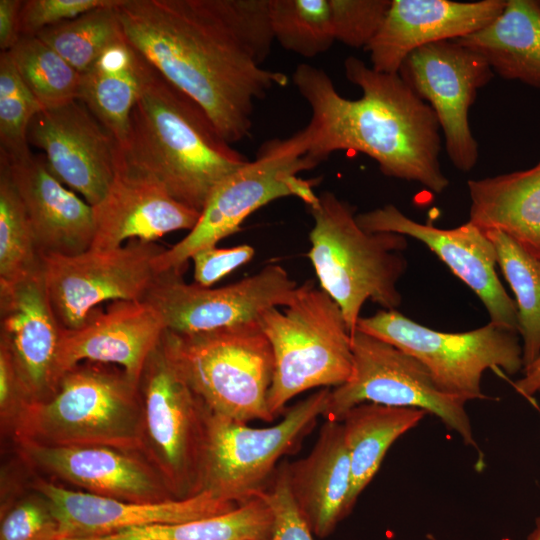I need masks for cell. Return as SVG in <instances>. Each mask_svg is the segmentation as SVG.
Masks as SVG:
<instances>
[{
    "label": "cell",
    "instance_id": "5bb4252c",
    "mask_svg": "<svg viewBox=\"0 0 540 540\" xmlns=\"http://www.w3.org/2000/svg\"><path fill=\"white\" fill-rule=\"evenodd\" d=\"M183 273L158 274L143 300L160 315L165 330L182 334L258 321L264 311L287 305L298 287L277 264L218 288L188 284Z\"/></svg>",
    "mask_w": 540,
    "mask_h": 540
},
{
    "label": "cell",
    "instance_id": "ee69618b",
    "mask_svg": "<svg viewBox=\"0 0 540 540\" xmlns=\"http://www.w3.org/2000/svg\"><path fill=\"white\" fill-rule=\"evenodd\" d=\"M514 387L527 398L540 393V355L523 369V376L514 383Z\"/></svg>",
    "mask_w": 540,
    "mask_h": 540
},
{
    "label": "cell",
    "instance_id": "8d00e7d4",
    "mask_svg": "<svg viewBox=\"0 0 540 540\" xmlns=\"http://www.w3.org/2000/svg\"><path fill=\"white\" fill-rule=\"evenodd\" d=\"M336 41L366 48L381 27L391 0H329Z\"/></svg>",
    "mask_w": 540,
    "mask_h": 540
},
{
    "label": "cell",
    "instance_id": "836d02e7",
    "mask_svg": "<svg viewBox=\"0 0 540 540\" xmlns=\"http://www.w3.org/2000/svg\"><path fill=\"white\" fill-rule=\"evenodd\" d=\"M274 40L286 50L310 58L336 41L329 0H269Z\"/></svg>",
    "mask_w": 540,
    "mask_h": 540
},
{
    "label": "cell",
    "instance_id": "f1b7e54d",
    "mask_svg": "<svg viewBox=\"0 0 540 540\" xmlns=\"http://www.w3.org/2000/svg\"><path fill=\"white\" fill-rule=\"evenodd\" d=\"M428 413L422 409L363 403L348 410L340 421L351 464L349 507L378 472L391 445Z\"/></svg>",
    "mask_w": 540,
    "mask_h": 540
},
{
    "label": "cell",
    "instance_id": "6da1fadb",
    "mask_svg": "<svg viewBox=\"0 0 540 540\" xmlns=\"http://www.w3.org/2000/svg\"><path fill=\"white\" fill-rule=\"evenodd\" d=\"M115 9L125 39L231 145L250 134L254 102L288 84L261 66L274 41L269 0H119Z\"/></svg>",
    "mask_w": 540,
    "mask_h": 540
},
{
    "label": "cell",
    "instance_id": "2e32d148",
    "mask_svg": "<svg viewBox=\"0 0 540 540\" xmlns=\"http://www.w3.org/2000/svg\"><path fill=\"white\" fill-rule=\"evenodd\" d=\"M27 139L45 152L52 173L90 206L104 198L117 172L119 145L81 100L41 109Z\"/></svg>",
    "mask_w": 540,
    "mask_h": 540
},
{
    "label": "cell",
    "instance_id": "5b68a950",
    "mask_svg": "<svg viewBox=\"0 0 540 540\" xmlns=\"http://www.w3.org/2000/svg\"><path fill=\"white\" fill-rule=\"evenodd\" d=\"M12 436L16 443L107 446L141 453L138 384L118 366L79 363L61 376L50 398L26 407Z\"/></svg>",
    "mask_w": 540,
    "mask_h": 540
},
{
    "label": "cell",
    "instance_id": "f546056e",
    "mask_svg": "<svg viewBox=\"0 0 540 540\" xmlns=\"http://www.w3.org/2000/svg\"><path fill=\"white\" fill-rule=\"evenodd\" d=\"M273 521L270 506L258 495L231 511L198 520L152 524L102 536L60 540H267Z\"/></svg>",
    "mask_w": 540,
    "mask_h": 540
},
{
    "label": "cell",
    "instance_id": "74e56055",
    "mask_svg": "<svg viewBox=\"0 0 540 540\" xmlns=\"http://www.w3.org/2000/svg\"><path fill=\"white\" fill-rule=\"evenodd\" d=\"M59 538V522L48 501L36 491L14 501L2 512L0 540Z\"/></svg>",
    "mask_w": 540,
    "mask_h": 540
},
{
    "label": "cell",
    "instance_id": "ffe728a7",
    "mask_svg": "<svg viewBox=\"0 0 540 540\" xmlns=\"http://www.w3.org/2000/svg\"><path fill=\"white\" fill-rule=\"evenodd\" d=\"M63 328L49 302L43 270L0 281V346L11 355L33 401L50 398Z\"/></svg>",
    "mask_w": 540,
    "mask_h": 540
},
{
    "label": "cell",
    "instance_id": "d6986e66",
    "mask_svg": "<svg viewBox=\"0 0 540 540\" xmlns=\"http://www.w3.org/2000/svg\"><path fill=\"white\" fill-rule=\"evenodd\" d=\"M32 489L50 504L60 539L87 538L152 524L182 523L226 513L238 505L202 491L185 499L135 503L65 488L39 478Z\"/></svg>",
    "mask_w": 540,
    "mask_h": 540
},
{
    "label": "cell",
    "instance_id": "44dd1931",
    "mask_svg": "<svg viewBox=\"0 0 540 540\" xmlns=\"http://www.w3.org/2000/svg\"><path fill=\"white\" fill-rule=\"evenodd\" d=\"M165 331L157 311L145 301L117 300L91 312L77 329H63L56 360L61 376L82 362L120 367L137 384L144 365Z\"/></svg>",
    "mask_w": 540,
    "mask_h": 540
},
{
    "label": "cell",
    "instance_id": "7c38bea8",
    "mask_svg": "<svg viewBox=\"0 0 540 540\" xmlns=\"http://www.w3.org/2000/svg\"><path fill=\"white\" fill-rule=\"evenodd\" d=\"M352 353V374L331 389L323 414L326 420L340 422L348 410L363 403L422 409L457 433L466 446L473 447L483 463L466 402L443 392L419 360L359 330L352 335Z\"/></svg>",
    "mask_w": 540,
    "mask_h": 540
},
{
    "label": "cell",
    "instance_id": "9c48e42d",
    "mask_svg": "<svg viewBox=\"0 0 540 540\" xmlns=\"http://www.w3.org/2000/svg\"><path fill=\"white\" fill-rule=\"evenodd\" d=\"M138 389L142 405L141 454L174 499L202 492L207 420L211 412L193 390L162 338L150 353Z\"/></svg>",
    "mask_w": 540,
    "mask_h": 540
},
{
    "label": "cell",
    "instance_id": "1f68e13d",
    "mask_svg": "<svg viewBox=\"0 0 540 540\" xmlns=\"http://www.w3.org/2000/svg\"><path fill=\"white\" fill-rule=\"evenodd\" d=\"M8 52L43 109L78 99L81 73L37 36H22Z\"/></svg>",
    "mask_w": 540,
    "mask_h": 540
},
{
    "label": "cell",
    "instance_id": "484cf974",
    "mask_svg": "<svg viewBox=\"0 0 540 540\" xmlns=\"http://www.w3.org/2000/svg\"><path fill=\"white\" fill-rule=\"evenodd\" d=\"M469 222L499 230L540 259V160L533 167L469 180Z\"/></svg>",
    "mask_w": 540,
    "mask_h": 540
},
{
    "label": "cell",
    "instance_id": "8fae6325",
    "mask_svg": "<svg viewBox=\"0 0 540 540\" xmlns=\"http://www.w3.org/2000/svg\"><path fill=\"white\" fill-rule=\"evenodd\" d=\"M356 330L379 338L419 360L445 393L465 402L488 399L481 388L487 369L515 375L523 370L518 334L489 322L466 332H441L396 309L360 317Z\"/></svg>",
    "mask_w": 540,
    "mask_h": 540
},
{
    "label": "cell",
    "instance_id": "b9f144b4",
    "mask_svg": "<svg viewBox=\"0 0 540 540\" xmlns=\"http://www.w3.org/2000/svg\"><path fill=\"white\" fill-rule=\"evenodd\" d=\"M34 402L9 352L0 346V419L2 430L13 433L26 407Z\"/></svg>",
    "mask_w": 540,
    "mask_h": 540
},
{
    "label": "cell",
    "instance_id": "e575fe53",
    "mask_svg": "<svg viewBox=\"0 0 540 540\" xmlns=\"http://www.w3.org/2000/svg\"><path fill=\"white\" fill-rule=\"evenodd\" d=\"M42 270V256L6 161L0 158V281Z\"/></svg>",
    "mask_w": 540,
    "mask_h": 540
},
{
    "label": "cell",
    "instance_id": "d590c367",
    "mask_svg": "<svg viewBox=\"0 0 540 540\" xmlns=\"http://www.w3.org/2000/svg\"><path fill=\"white\" fill-rule=\"evenodd\" d=\"M43 109L25 85L8 51L0 53V151L10 161L30 156L27 131Z\"/></svg>",
    "mask_w": 540,
    "mask_h": 540
},
{
    "label": "cell",
    "instance_id": "d4e9b609",
    "mask_svg": "<svg viewBox=\"0 0 540 540\" xmlns=\"http://www.w3.org/2000/svg\"><path fill=\"white\" fill-rule=\"evenodd\" d=\"M296 506L318 538L328 537L350 513V456L341 422L326 420L309 454L287 462Z\"/></svg>",
    "mask_w": 540,
    "mask_h": 540
},
{
    "label": "cell",
    "instance_id": "277c9868",
    "mask_svg": "<svg viewBox=\"0 0 540 540\" xmlns=\"http://www.w3.org/2000/svg\"><path fill=\"white\" fill-rule=\"evenodd\" d=\"M307 207L313 219L308 257L320 288L341 309L351 335L367 300L384 310L397 309L402 301L397 283L407 268L406 237L364 230L356 208L330 191Z\"/></svg>",
    "mask_w": 540,
    "mask_h": 540
},
{
    "label": "cell",
    "instance_id": "30bf717a",
    "mask_svg": "<svg viewBox=\"0 0 540 540\" xmlns=\"http://www.w3.org/2000/svg\"><path fill=\"white\" fill-rule=\"evenodd\" d=\"M330 388L289 408L275 425L254 428L210 412L202 468V491L240 505L264 491L279 460L293 452L323 416Z\"/></svg>",
    "mask_w": 540,
    "mask_h": 540
},
{
    "label": "cell",
    "instance_id": "4316f807",
    "mask_svg": "<svg viewBox=\"0 0 540 540\" xmlns=\"http://www.w3.org/2000/svg\"><path fill=\"white\" fill-rule=\"evenodd\" d=\"M152 71L153 67L123 36L81 74L78 99L114 135L119 146Z\"/></svg>",
    "mask_w": 540,
    "mask_h": 540
},
{
    "label": "cell",
    "instance_id": "e0dca14e",
    "mask_svg": "<svg viewBox=\"0 0 540 540\" xmlns=\"http://www.w3.org/2000/svg\"><path fill=\"white\" fill-rule=\"evenodd\" d=\"M356 220L368 232H392L422 242L477 295L491 323L518 334L516 303L498 278L496 250L483 230L469 221L451 229L422 224L392 204L357 214Z\"/></svg>",
    "mask_w": 540,
    "mask_h": 540
},
{
    "label": "cell",
    "instance_id": "d6a6232c",
    "mask_svg": "<svg viewBox=\"0 0 540 540\" xmlns=\"http://www.w3.org/2000/svg\"><path fill=\"white\" fill-rule=\"evenodd\" d=\"M98 7L40 31L36 36L79 73L123 37L115 6Z\"/></svg>",
    "mask_w": 540,
    "mask_h": 540
},
{
    "label": "cell",
    "instance_id": "f6af8a7d",
    "mask_svg": "<svg viewBox=\"0 0 540 540\" xmlns=\"http://www.w3.org/2000/svg\"><path fill=\"white\" fill-rule=\"evenodd\" d=\"M526 540H540V514L536 517L534 527L528 534Z\"/></svg>",
    "mask_w": 540,
    "mask_h": 540
},
{
    "label": "cell",
    "instance_id": "7bdbcfd3",
    "mask_svg": "<svg viewBox=\"0 0 540 540\" xmlns=\"http://www.w3.org/2000/svg\"><path fill=\"white\" fill-rule=\"evenodd\" d=\"M23 1L0 0V48L9 51L21 38L20 11Z\"/></svg>",
    "mask_w": 540,
    "mask_h": 540
},
{
    "label": "cell",
    "instance_id": "ac0fdd59",
    "mask_svg": "<svg viewBox=\"0 0 540 540\" xmlns=\"http://www.w3.org/2000/svg\"><path fill=\"white\" fill-rule=\"evenodd\" d=\"M24 461L80 491L135 503L174 499L162 477L140 453L107 446L17 443Z\"/></svg>",
    "mask_w": 540,
    "mask_h": 540
},
{
    "label": "cell",
    "instance_id": "83f0119b",
    "mask_svg": "<svg viewBox=\"0 0 540 540\" xmlns=\"http://www.w3.org/2000/svg\"><path fill=\"white\" fill-rule=\"evenodd\" d=\"M455 41L482 55L500 77L540 88V0H506L494 21Z\"/></svg>",
    "mask_w": 540,
    "mask_h": 540
},
{
    "label": "cell",
    "instance_id": "60d3db41",
    "mask_svg": "<svg viewBox=\"0 0 540 540\" xmlns=\"http://www.w3.org/2000/svg\"><path fill=\"white\" fill-rule=\"evenodd\" d=\"M255 250L248 244L230 248L211 246L197 251L192 257L195 283L203 287L213 284L248 263Z\"/></svg>",
    "mask_w": 540,
    "mask_h": 540
},
{
    "label": "cell",
    "instance_id": "7402d4cb",
    "mask_svg": "<svg viewBox=\"0 0 540 540\" xmlns=\"http://www.w3.org/2000/svg\"><path fill=\"white\" fill-rule=\"evenodd\" d=\"M505 5L506 0H391L381 27L365 48L371 67L398 73L414 50L473 34L494 21Z\"/></svg>",
    "mask_w": 540,
    "mask_h": 540
},
{
    "label": "cell",
    "instance_id": "4fadbf2b",
    "mask_svg": "<svg viewBox=\"0 0 540 540\" xmlns=\"http://www.w3.org/2000/svg\"><path fill=\"white\" fill-rule=\"evenodd\" d=\"M164 250L133 239L116 248L42 255L49 302L60 326L79 328L106 301H143L158 276L155 259Z\"/></svg>",
    "mask_w": 540,
    "mask_h": 540
},
{
    "label": "cell",
    "instance_id": "ab89813d",
    "mask_svg": "<svg viewBox=\"0 0 540 540\" xmlns=\"http://www.w3.org/2000/svg\"><path fill=\"white\" fill-rule=\"evenodd\" d=\"M116 0H27L20 11V33L36 36L45 28L73 19L89 10L112 5Z\"/></svg>",
    "mask_w": 540,
    "mask_h": 540
},
{
    "label": "cell",
    "instance_id": "603a6c76",
    "mask_svg": "<svg viewBox=\"0 0 540 540\" xmlns=\"http://www.w3.org/2000/svg\"><path fill=\"white\" fill-rule=\"evenodd\" d=\"M0 158L8 165L41 256L88 250L95 234L93 208L52 173L45 156Z\"/></svg>",
    "mask_w": 540,
    "mask_h": 540
},
{
    "label": "cell",
    "instance_id": "3957f363",
    "mask_svg": "<svg viewBox=\"0 0 540 540\" xmlns=\"http://www.w3.org/2000/svg\"><path fill=\"white\" fill-rule=\"evenodd\" d=\"M192 98L154 68L130 116L118 168L201 213L216 185L248 163Z\"/></svg>",
    "mask_w": 540,
    "mask_h": 540
},
{
    "label": "cell",
    "instance_id": "9a60e30c",
    "mask_svg": "<svg viewBox=\"0 0 540 540\" xmlns=\"http://www.w3.org/2000/svg\"><path fill=\"white\" fill-rule=\"evenodd\" d=\"M398 74L433 109L452 164L462 172L473 169L479 147L469 110L494 76L485 58L455 40L440 41L410 53Z\"/></svg>",
    "mask_w": 540,
    "mask_h": 540
},
{
    "label": "cell",
    "instance_id": "cb8c5ba5",
    "mask_svg": "<svg viewBox=\"0 0 540 540\" xmlns=\"http://www.w3.org/2000/svg\"><path fill=\"white\" fill-rule=\"evenodd\" d=\"M92 208L95 234L90 248L96 249L116 248L133 239L155 242L170 232L190 231L200 217L160 186L122 170Z\"/></svg>",
    "mask_w": 540,
    "mask_h": 540
},
{
    "label": "cell",
    "instance_id": "ba28073f",
    "mask_svg": "<svg viewBox=\"0 0 540 540\" xmlns=\"http://www.w3.org/2000/svg\"><path fill=\"white\" fill-rule=\"evenodd\" d=\"M311 169L299 131L288 138L265 141L254 160L216 185L196 225L182 240L157 256L156 272L185 271L197 251L216 246L236 233L248 216L276 199L296 197L307 206L313 204L318 197L313 190L317 179L298 175Z\"/></svg>",
    "mask_w": 540,
    "mask_h": 540
},
{
    "label": "cell",
    "instance_id": "7a4b0ae2",
    "mask_svg": "<svg viewBox=\"0 0 540 540\" xmlns=\"http://www.w3.org/2000/svg\"><path fill=\"white\" fill-rule=\"evenodd\" d=\"M346 78L362 91L358 99L339 94L321 68L301 63L292 79L311 109L300 130L305 157L313 168L333 152H361L388 176L418 182L442 193L449 180L440 164V125L433 109L398 73H384L349 56Z\"/></svg>",
    "mask_w": 540,
    "mask_h": 540
},
{
    "label": "cell",
    "instance_id": "52a82bcc",
    "mask_svg": "<svg viewBox=\"0 0 540 540\" xmlns=\"http://www.w3.org/2000/svg\"><path fill=\"white\" fill-rule=\"evenodd\" d=\"M162 343L212 413L245 423L275 419L268 408L273 352L258 321L190 334L165 330Z\"/></svg>",
    "mask_w": 540,
    "mask_h": 540
},
{
    "label": "cell",
    "instance_id": "4dcf8cb0",
    "mask_svg": "<svg viewBox=\"0 0 540 540\" xmlns=\"http://www.w3.org/2000/svg\"><path fill=\"white\" fill-rule=\"evenodd\" d=\"M484 232L494 245L497 265L516 298L525 368L540 355V259L499 230Z\"/></svg>",
    "mask_w": 540,
    "mask_h": 540
},
{
    "label": "cell",
    "instance_id": "f35d334b",
    "mask_svg": "<svg viewBox=\"0 0 540 540\" xmlns=\"http://www.w3.org/2000/svg\"><path fill=\"white\" fill-rule=\"evenodd\" d=\"M258 495L268 503L273 513V527L267 540H314L292 497L287 461L278 465L269 486Z\"/></svg>",
    "mask_w": 540,
    "mask_h": 540
},
{
    "label": "cell",
    "instance_id": "8992f818",
    "mask_svg": "<svg viewBox=\"0 0 540 540\" xmlns=\"http://www.w3.org/2000/svg\"><path fill=\"white\" fill-rule=\"evenodd\" d=\"M258 323L273 352L268 408L274 418L297 395L350 378L352 335L337 303L313 280L298 285L287 305L264 311Z\"/></svg>",
    "mask_w": 540,
    "mask_h": 540
}]
</instances>
